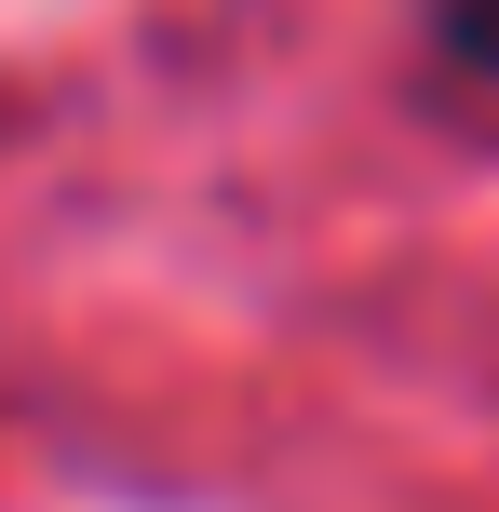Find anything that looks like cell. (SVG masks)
<instances>
[{
  "mask_svg": "<svg viewBox=\"0 0 499 512\" xmlns=\"http://www.w3.org/2000/svg\"><path fill=\"white\" fill-rule=\"evenodd\" d=\"M432 27H446V54L473 81H499V0H432Z\"/></svg>",
  "mask_w": 499,
  "mask_h": 512,
  "instance_id": "cell-1",
  "label": "cell"
}]
</instances>
